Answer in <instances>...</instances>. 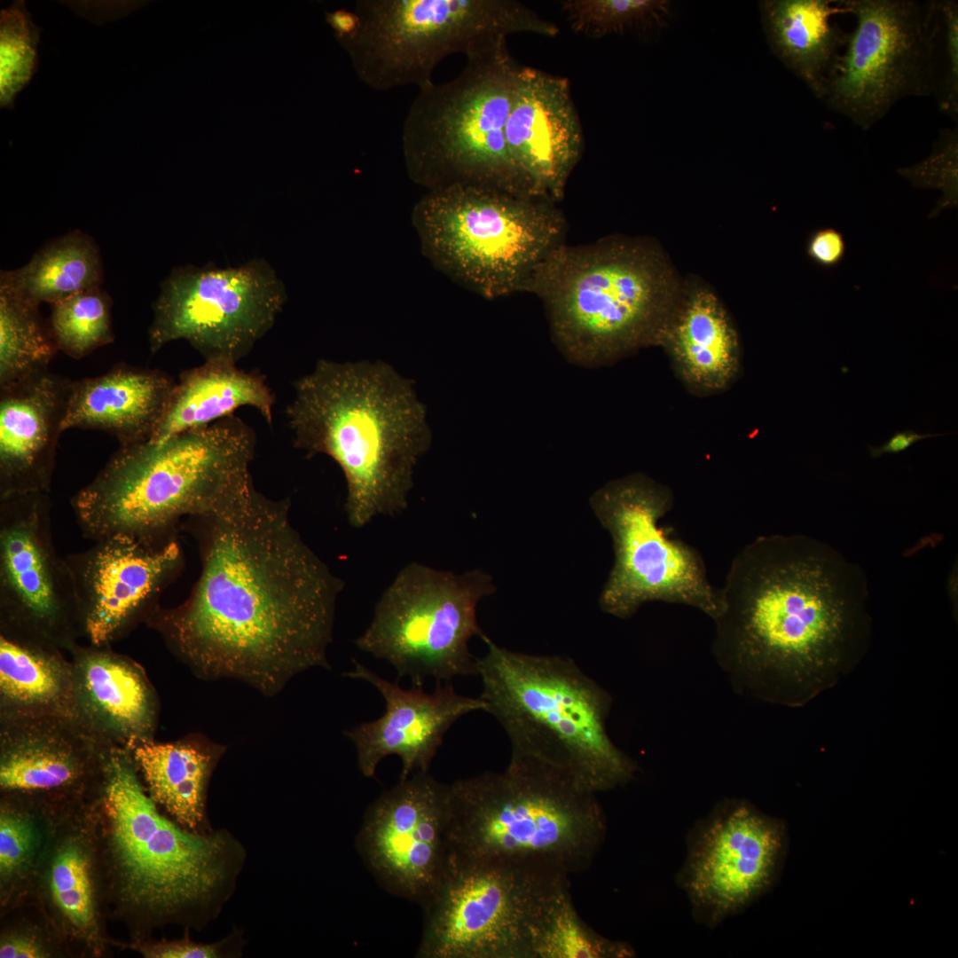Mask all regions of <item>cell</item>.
<instances>
[{
	"mask_svg": "<svg viewBox=\"0 0 958 958\" xmlns=\"http://www.w3.org/2000/svg\"><path fill=\"white\" fill-rule=\"evenodd\" d=\"M349 677L373 686L385 701V712L346 732L354 742L360 772L373 777L379 763L396 755L402 763L400 780L428 773L447 730L462 716L485 711L483 700L458 694L451 682L437 683L433 693L422 686L405 689L355 661Z\"/></svg>",
	"mask_w": 958,
	"mask_h": 958,
	"instance_id": "cb8c5ba5",
	"label": "cell"
},
{
	"mask_svg": "<svg viewBox=\"0 0 958 958\" xmlns=\"http://www.w3.org/2000/svg\"><path fill=\"white\" fill-rule=\"evenodd\" d=\"M289 503L256 491L224 514L191 518L201 571L189 597L146 619L205 676L236 677L266 693L328 667L342 581L290 523Z\"/></svg>",
	"mask_w": 958,
	"mask_h": 958,
	"instance_id": "6da1fadb",
	"label": "cell"
},
{
	"mask_svg": "<svg viewBox=\"0 0 958 958\" xmlns=\"http://www.w3.org/2000/svg\"><path fill=\"white\" fill-rule=\"evenodd\" d=\"M956 432L942 434H919L913 429L907 428L902 431H895V433L889 438L887 442L879 446L867 444V449L872 459H879L884 454H898L906 452L908 448H910L912 445H914L919 441H923L930 437L943 436L946 435H953Z\"/></svg>",
	"mask_w": 958,
	"mask_h": 958,
	"instance_id": "f6af8a7d",
	"label": "cell"
},
{
	"mask_svg": "<svg viewBox=\"0 0 958 958\" xmlns=\"http://www.w3.org/2000/svg\"><path fill=\"white\" fill-rule=\"evenodd\" d=\"M103 279L99 247L79 230L50 240L24 266L2 271L0 275L1 285L36 305L54 304L79 292L100 287Z\"/></svg>",
	"mask_w": 958,
	"mask_h": 958,
	"instance_id": "d6a6232c",
	"label": "cell"
},
{
	"mask_svg": "<svg viewBox=\"0 0 958 958\" xmlns=\"http://www.w3.org/2000/svg\"><path fill=\"white\" fill-rule=\"evenodd\" d=\"M357 33L341 41L359 79L375 90L434 82L437 64L496 49L515 33L554 37L559 28L513 0H361Z\"/></svg>",
	"mask_w": 958,
	"mask_h": 958,
	"instance_id": "8fae6325",
	"label": "cell"
},
{
	"mask_svg": "<svg viewBox=\"0 0 958 958\" xmlns=\"http://www.w3.org/2000/svg\"><path fill=\"white\" fill-rule=\"evenodd\" d=\"M659 345L681 381L697 392L726 389L739 370L736 330L717 295L703 286L684 289Z\"/></svg>",
	"mask_w": 958,
	"mask_h": 958,
	"instance_id": "83f0119b",
	"label": "cell"
},
{
	"mask_svg": "<svg viewBox=\"0 0 958 958\" xmlns=\"http://www.w3.org/2000/svg\"><path fill=\"white\" fill-rule=\"evenodd\" d=\"M326 20L340 42L352 38L360 27V20L355 11L338 9L326 12Z\"/></svg>",
	"mask_w": 958,
	"mask_h": 958,
	"instance_id": "bcb514c9",
	"label": "cell"
},
{
	"mask_svg": "<svg viewBox=\"0 0 958 958\" xmlns=\"http://www.w3.org/2000/svg\"><path fill=\"white\" fill-rule=\"evenodd\" d=\"M72 381L47 370L0 389V497L50 491Z\"/></svg>",
	"mask_w": 958,
	"mask_h": 958,
	"instance_id": "d4e9b609",
	"label": "cell"
},
{
	"mask_svg": "<svg viewBox=\"0 0 958 958\" xmlns=\"http://www.w3.org/2000/svg\"><path fill=\"white\" fill-rule=\"evenodd\" d=\"M670 7L666 0H568L561 4L571 30L590 38L659 27Z\"/></svg>",
	"mask_w": 958,
	"mask_h": 958,
	"instance_id": "74e56055",
	"label": "cell"
},
{
	"mask_svg": "<svg viewBox=\"0 0 958 958\" xmlns=\"http://www.w3.org/2000/svg\"><path fill=\"white\" fill-rule=\"evenodd\" d=\"M57 801L2 794L0 806L1 907L14 908L29 898L48 841Z\"/></svg>",
	"mask_w": 958,
	"mask_h": 958,
	"instance_id": "836d02e7",
	"label": "cell"
},
{
	"mask_svg": "<svg viewBox=\"0 0 958 958\" xmlns=\"http://www.w3.org/2000/svg\"><path fill=\"white\" fill-rule=\"evenodd\" d=\"M450 785L416 773L368 807L356 837L364 864L389 892L423 904L449 859Z\"/></svg>",
	"mask_w": 958,
	"mask_h": 958,
	"instance_id": "d6986e66",
	"label": "cell"
},
{
	"mask_svg": "<svg viewBox=\"0 0 958 958\" xmlns=\"http://www.w3.org/2000/svg\"><path fill=\"white\" fill-rule=\"evenodd\" d=\"M51 525L47 492L0 497L1 624L70 649L83 635L81 609Z\"/></svg>",
	"mask_w": 958,
	"mask_h": 958,
	"instance_id": "e0dca14e",
	"label": "cell"
},
{
	"mask_svg": "<svg viewBox=\"0 0 958 958\" xmlns=\"http://www.w3.org/2000/svg\"><path fill=\"white\" fill-rule=\"evenodd\" d=\"M128 748L112 746L87 799L106 915L135 942L168 925L201 931L235 891L247 852L228 830L192 831L161 814Z\"/></svg>",
	"mask_w": 958,
	"mask_h": 958,
	"instance_id": "3957f363",
	"label": "cell"
},
{
	"mask_svg": "<svg viewBox=\"0 0 958 958\" xmlns=\"http://www.w3.org/2000/svg\"><path fill=\"white\" fill-rule=\"evenodd\" d=\"M957 170L958 130L955 127L941 130L931 153L912 166L899 169L898 173L915 186L942 191V197L931 214V217L947 207L957 205Z\"/></svg>",
	"mask_w": 958,
	"mask_h": 958,
	"instance_id": "60d3db41",
	"label": "cell"
},
{
	"mask_svg": "<svg viewBox=\"0 0 958 958\" xmlns=\"http://www.w3.org/2000/svg\"><path fill=\"white\" fill-rule=\"evenodd\" d=\"M765 0L760 13L773 53L821 100L849 33L832 17L845 13L839 0Z\"/></svg>",
	"mask_w": 958,
	"mask_h": 958,
	"instance_id": "f1b7e54d",
	"label": "cell"
},
{
	"mask_svg": "<svg viewBox=\"0 0 958 958\" xmlns=\"http://www.w3.org/2000/svg\"><path fill=\"white\" fill-rule=\"evenodd\" d=\"M783 829L745 800L718 803L693 828L679 884L696 920L715 927L747 907L770 883Z\"/></svg>",
	"mask_w": 958,
	"mask_h": 958,
	"instance_id": "ac0fdd59",
	"label": "cell"
},
{
	"mask_svg": "<svg viewBox=\"0 0 958 958\" xmlns=\"http://www.w3.org/2000/svg\"><path fill=\"white\" fill-rule=\"evenodd\" d=\"M86 801L55 804L49 838L26 903L36 906L65 949L98 957L109 940Z\"/></svg>",
	"mask_w": 958,
	"mask_h": 958,
	"instance_id": "44dd1931",
	"label": "cell"
},
{
	"mask_svg": "<svg viewBox=\"0 0 958 958\" xmlns=\"http://www.w3.org/2000/svg\"><path fill=\"white\" fill-rule=\"evenodd\" d=\"M684 289L655 244L615 237L560 245L523 292L543 301L553 340L566 359L593 368L659 345Z\"/></svg>",
	"mask_w": 958,
	"mask_h": 958,
	"instance_id": "8992f818",
	"label": "cell"
},
{
	"mask_svg": "<svg viewBox=\"0 0 958 958\" xmlns=\"http://www.w3.org/2000/svg\"><path fill=\"white\" fill-rule=\"evenodd\" d=\"M294 392L286 409L294 444L341 467L350 525L404 511L415 467L431 444L413 382L380 360L320 359Z\"/></svg>",
	"mask_w": 958,
	"mask_h": 958,
	"instance_id": "277c9868",
	"label": "cell"
},
{
	"mask_svg": "<svg viewBox=\"0 0 958 958\" xmlns=\"http://www.w3.org/2000/svg\"><path fill=\"white\" fill-rule=\"evenodd\" d=\"M174 385L161 371L127 366L73 381L63 432L101 430L115 436L121 446L149 441Z\"/></svg>",
	"mask_w": 958,
	"mask_h": 958,
	"instance_id": "4316f807",
	"label": "cell"
},
{
	"mask_svg": "<svg viewBox=\"0 0 958 958\" xmlns=\"http://www.w3.org/2000/svg\"><path fill=\"white\" fill-rule=\"evenodd\" d=\"M719 589L711 650L740 694L805 705L868 648L863 569L810 536L756 538L734 556Z\"/></svg>",
	"mask_w": 958,
	"mask_h": 958,
	"instance_id": "7a4b0ae2",
	"label": "cell"
},
{
	"mask_svg": "<svg viewBox=\"0 0 958 958\" xmlns=\"http://www.w3.org/2000/svg\"><path fill=\"white\" fill-rule=\"evenodd\" d=\"M130 751L149 796L182 827L198 832L206 827V789L219 752L196 741L131 742Z\"/></svg>",
	"mask_w": 958,
	"mask_h": 958,
	"instance_id": "1f68e13d",
	"label": "cell"
},
{
	"mask_svg": "<svg viewBox=\"0 0 958 958\" xmlns=\"http://www.w3.org/2000/svg\"><path fill=\"white\" fill-rule=\"evenodd\" d=\"M932 94L941 112L957 123L958 2L929 1Z\"/></svg>",
	"mask_w": 958,
	"mask_h": 958,
	"instance_id": "ab89813d",
	"label": "cell"
},
{
	"mask_svg": "<svg viewBox=\"0 0 958 958\" xmlns=\"http://www.w3.org/2000/svg\"><path fill=\"white\" fill-rule=\"evenodd\" d=\"M839 2L855 27L821 101L867 130L900 99L932 94L929 2Z\"/></svg>",
	"mask_w": 958,
	"mask_h": 958,
	"instance_id": "2e32d148",
	"label": "cell"
},
{
	"mask_svg": "<svg viewBox=\"0 0 958 958\" xmlns=\"http://www.w3.org/2000/svg\"><path fill=\"white\" fill-rule=\"evenodd\" d=\"M412 216L431 263L487 299L523 292L565 232L553 202L477 185L428 191Z\"/></svg>",
	"mask_w": 958,
	"mask_h": 958,
	"instance_id": "30bf717a",
	"label": "cell"
},
{
	"mask_svg": "<svg viewBox=\"0 0 958 958\" xmlns=\"http://www.w3.org/2000/svg\"><path fill=\"white\" fill-rule=\"evenodd\" d=\"M506 141L530 196L561 200L584 145L569 80L519 66Z\"/></svg>",
	"mask_w": 958,
	"mask_h": 958,
	"instance_id": "603a6c76",
	"label": "cell"
},
{
	"mask_svg": "<svg viewBox=\"0 0 958 958\" xmlns=\"http://www.w3.org/2000/svg\"><path fill=\"white\" fill-rule=\"evenodd\" d=\"M673 503L669 487L640 473L610 481L591 496L615 552L600 597L604 612L629 618L643 604L663 601L695 608L712 620L719 616L720 589L711 584L702 556L659 525Z\"/></svg>",
	"mask_w": 958,
	"mask_h": 958,
	"instance_id": "4fadbf2b",
	"label": "cell"
},
{
	"mask_svg": "<svg viewBox=\"0 0 958 958\" xmlns=\"http://www.w3.org/2000/svg\"><path fill=\"white\" fill-rule=\"evenodd\" d=\"M112 746L73 718L1 717V793L86 798Z\"/></svg>",
	"mask_w": 958,
	"mask_h": 958,
	"instance_id": "7402d4cb",
	"label": "cell"
},
{
	"mask_svg": "<svg viewBox=\"0 0 958 958\" xmlns=\"http://www.w3.org/2000/svg\"><path fill=\"white\" fill-rule=\"evenodd\" d=\"M805 254L816 266L825 270L834 269L844 259V237L833 227H819L809 234L805 242Z\"/></svg>",
	"mask_w": 958,
	"mask_h": 958,
	"instance_id": "ee69618b",
	"label": "cell"
},
{
	"mask_svg": "<svg viewBox=\"0 0 958 958\" xmlns=\"http://www.w3.org/2000/svg\"><path fill=\"white\" fill-rule=\"evenodd\" d=\"M482 639L480 697L507 734L511 757L555 770L594 794L634 778L637 764L607 730L608 691L569 658L514 652Z\"/></svg>",
	"mask_w": 958,
	"mask_h": 958,
	"instance_id": "52a82bcc",
	"label": "cell"
},
{
	"mask_svg": "<svg viewBox=\"0 0 958 958\" xmlns=\"http://www.w3.org/2000/svg\"><path fill=\"white\" fill-rule=\"evenodd\" d=\"M112 300L101 287L52 304L49 327L59 350L80 359L114 342Z\"/></svg>",
	"mask_w": 958,
	"mask_h": 958,
	"instance_id": "8d00e7d4",
	"label": "cell"
},
{
	"mask_svg": "<svg viewBox=\"0 0 958 958\" xmlns=\"http://www.w3.org/2000/svg\"><path fill=\"white\" fill-rule=\"evenodd\" d=\"M56 644L1 624V717L75 718L72 663Z\"/></svg>",
	"mask_w": 958,
	"mask_h": 958,
	"instance_id": "f546056e",
	"label": "cell"
},
{
	"mask_svg": "<svg viewBox=\"0 0 958 958\" xmlns=\"http://www.w3.org/2000/svg\"><path fill=\"white\" fill-rule=\"evenodd\" d=\"M66 559L75 581L83 635L94 646H106L136 621L147 619L183 561L175 539L154 545L127 535L102 538Z\"/></svg>",
	"mask_w": 958,
	"mask_h": 958,
	"instance_id": "ffe728a7",
	"label": "cell"
},
{
	"mask_svg": "<svg viewBox=\"0 0 958 958\" xmlns=\"http://www.w3.org/2000/svg\"><path fill=\"white\" fill-rule=\"evenodd\" d=\"M569 875L538 860L449 854L425 907L418 958H530L532 931Z\"/></svg>",
	"mask_w": 958,
	"mask_h": 958,
	"instance_id": "7c38bea8",
	"label": "cell"
},
{
	"mask_svg": "<svg viewBox=\"0 0 958 958\" xmlns=\"http://www.w3.org/2000/svg\"><path fill=\"white\" fill-rule=\"evenodd\" d=\"M41 27L22 0L0 12V106L13 108L16 96L34 76L38 65Z\"/></svg>",
	"mask_w": 958,
	"mask_h": 958,
	"instance_id": "f35d334b",
	"label": "cell"
},
{
	"mask_svg": "<svg viewBox=\"0 0 958 958\" xmlns=\"http://www.w3.org/2000/svg\"><path fill=\"white\" fill-rule=\"evenodd\" d=\"M245 944L241 933L233 931L225 938L211 943H197L188 938L176 940L153 941L151 939L132 943L147 958H220L238 957Z\"/></svg>",
	"mask_w": 958,
	"mask_h": 958,
	"instance_id": "b9f144b4",
	"label": "cell"
},
{
	"mask_svg": "<svg viewBox=\"0 0 958 958\" xmlns=\"http://www.w3.org/2000/svg\"><path fill=\"white\" fill-rule=\"evenodd\" d=\"M607 834L596 794L561 773L511 757L502 773L450 784L449 854L532 860L569 876L590 868Z\"/></svg>",
	"mask_w": 958,
	"mask_h": 958,
	"instance_id": "ba28073f",
	"label": "cell"
},
{
	"mask_svg": "<svg viewBox=\"0 0 958 958\" xmlns=\"http://www.w3.org/2000/svg\"><path fill=\"white\" fill-rule=\"evenodd\" d=\"M104 647L69 649L75 719L110 745L151 740L157 712L152 685L137 663Z\"/></svg>",
	"mask_w": 958,
	"mask_h": 958,
	"instance_id": "484cf974",
	"label": "cell"
},
{
	"mask_svg": "<svg viewBox=\"0 0 958 958\" xmlns=\"http://www.w3.org/2000/svg\"><path fill=\"white\" fill-rule=\"evenodd\" d=\"M633 947L601 936L579 916L569 888L547 906L531 934L530 958H631Z\"/></svg>",
	"mask_w": 958,
	"mask_h": 958,
	"instance_id": "d590c367",
	"label": "cell"
},
{
	"mask_svg": "<svg viewBox=\"0 0 958 958\" xmlns=\"http://www.w3.org/2000/svg\"><path fill=\"white\" fill-rule=\"evenodd\" d=\"M495 590L491 576L479 569L455 574L409 563L383 592L355 644L389 663L412 686H422L427 678L442 683L478 676L468 641L483 635L476 607Z\"/></svg>",
	"mask_w": 958,
	"mask_h": 958,
	"instance_id": "5bb4252c",
	"label": "cell"
},
{
	"mask_svg": "<svg viewBox=\"0 0 958 958\" xmlns=\"http://www.w3.org/2000/svg\"><path fill=\"white\" fill-rule=\"evenodd\" d=\"M253 430L231 415L161 443L121 446L71 499L84 537L162 545L182 518L221 514L255 491Z\"/></svg>",
	"mask_w": 958,
	"mask_h": 958,
	"instance_id": "5b68a950",
	"label": "cell"
},
{
	"mask_svg": "<svg viewBox=\"0 0 958 958\" xmlns=\"http://www.w3.org/2000/svg\"><path fill=\"white\" fill-rule=\"evenodd\" d=\"M518 67L504 43L467 57L454 79L419 90L402 130L413 182L428 191L467 185L531 197L506 141Z\"/></svg>",
	"mask_w": 958,
	"mask_h": 958,
	"instance_id": "9c48e42d",
	"label": "cell"
},
{
	"mask_svg": "<svg viewBox=\"0 0 958 958\" xmlns=\"http://www.w3.org/2000/svg\"><path fill=\"white\" fill-rule=\"evenodd\" d=\"M63 946L50 926L8 927L1 933V958H45L59 954ZM64 947V946H63Z\"/></svg>",
	"mask_w": 958,
	"mask_h": 958,
	"instance_id": "7bdbcfd3",
	"label": "cell"
},
{
	"mask_svg": "<svg viewBox=\"0 0 958 958\" xmlns=\"http://www.w3.org/2000/svg\"><path fill=\"white\" fill-rule=\"evenodd\" d=\"M286 301L282 280L263 259L176 267L153 302L150 350L185 340L205 360L237 364L273 326Z\"/></svg>",
	"mask_w": 958,
	"mask_h": 958,
	"instance_id": "9a60e30c",
	"label": "cell"
},
{
	"mask_svg": "<svg viewBox=\"0 0 958 958\" xmlns=\"http://www.w3.org/2000/svg\"><path fill=\"white\" fill-rule=\"evenodd\" d=\"M274 405L275 397L263 375L240 369L234 363L205 360L180 374L149 441L161 443L206 427L243 406L255 408L271 425Z\"/></svg>",
	"mask_w": 958,
	"mask_h": 958,
	"instance_id": "4dcf8cb0",
	"label": "cell"
},
{
	"mask_svg": "<svg viewBox=\"0 0 958 958\" xmlns=\"http://www.w3.org/2000/svg\"><path fill=\"white\" fill-rule=\"evenodd\" d=\"M58 350L39 305L0 284V389L47 371Z\"/></svg>",
	"mask_w": 958,
	"mask_h": 958,
	"instance_id": "e575fe53",
	"label": "cell"
}]
</instances>
